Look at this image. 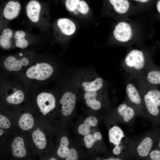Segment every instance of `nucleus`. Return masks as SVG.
Wrapping results in <instances>:
<instances>
[{
  "instance_id": "nucleus-1",
  "label": "nucleus",
  "mask_w": 160,
  "mask_h": 160,
  "mask_svg": "<svg viewBox=\"0 0 160 160\" xmlns=\"http://www.w3.org/2000/svg\"><path fill=\"white\" fill-rule=\"evenodd\" d=\"M154 63L147 51L133 49L129 51L122 63L123 68L130 79H140L148 68Z\"/></svg>"
},
{
  "instance_id": "nucleus-2",
  "label": "nucleus",
  "mask_w": 160,
  "mask_h": 160,
  "mask_svg": "<svg viewBox=\"0 0 160 160\" xmlns=\"http://www.w3.org/2000/svg\"><path fill=\"white\" fill-rule=\"evenodd\" d=\"M160 132V128L156 127L132 138L130 151L132 157L146 159L154 147Z\"/></svg>"
},
{
  "instance_id": "nucleus-3",
  "label": "nucleus",
  "mask_w": 160,
  "mask_h": 160,
  "mask_svg": "<svg viewBox=\"0 0 160 160\" xmlns=\"http://www.w3.org/2000/svg\"><path fill=\"white\" fill-rule=\"evenodd\" d=\"M125 99L135 110L137 116L148 119L144 111L141 96L136 82L129 78L125 82Z\"/></svg>"
},
{
  "instance_id": "nucleus-4",
  "label": "nucleus",
  "mask_w": 160,
  "mask_h": 160,
  "mask_svg": "<svg viewBox=\"0 0 160 160\" xmlns=\"http://www.w3.org/2000/svg\"><path fill=\"white\" fill-rule=\"evenodd\" d=\"M137 86L141 96L144 110L148 119L154 126L160 125V109L151 101L144 90Z\"/></svg>"
},
{
  "instance_id": "nucleus-5",
  "label": "nucleus",
  "mask_w": 160,
  "mask_h": 160,
  "mask_svg": "<svg viewBox=\"0 0 160 160\" xmlns=\"http://www.w3.org/2000/svg\"><path fill=\"white\" fill-rule=\"evenodd\" d=\"M133 30L131 25L128 22L121 21L115 25L113 32L114 39L122 44L130 42L133 38Z\"/></svg>"
},
{
  "instance_id": "nucleus-6",
  "label": "nucleus",
  "mask_w": 160,
  "mask_h": 160,
  "mask_svg": "<svg viewBox=\"0 0 160 160\" xmlns=\"http://www.w3.org/2000/svg\"><path fill=\"white\" fill-rule=\"evenodd\" d=\"M116 111L119 121L129 127L132 125L137 116L134 108L126 99L118 106Z\"/></svg>"
},
{
  "instance_id": "nucleus-7",
  "label": "nucleus",
  "mask_w": 160,
  "mask_h": 160,
  "mask_svg": "<svg viewBox=\"0 0 160 160\" xmlns=\"http://www.w3.org/2000/svg\"><path fill=\"white\" fill-rule=\"evenodd\" d=\"M53 72V68L49 64L41 63L29 68L26 71V75L29 78L42 81L49 78Z\"/></svg>"
},
{
  "instance_id": "nucleus-8",
  "label": "nucleus",
  "mask_w": 160,
  "mask_h": 160,
  "mask_svg": "<svg viewBox=\"0 0 160 160\" xmlns=\"http://www.w3.org/2000/svg\"><path fill=\"white\" fill-rule=\"evenodd\" d=\"M65 6L69 12L77 16L86 15L90 10L88 4L84 0H65Z\"/></svg>"
},
{
  "instance_id": "nucleus-9",
  "label": "nucleus",
  "mask_w": 160,
  "mask_h": 160,
  "mask_svg": "<svg viewBox=\"0 0 160 160\" xmlns=\"http://www.w3.org/2000/svg\"><path fill=\"white\" fill-rule=\"evenodd\" d=\"M37 102L41 112L44 115L53 110L55 106V99L51 94L42 92L37 98Z\"/></svg>"
},
{
  "instance_id": "nucleus-10",
  "label": "nucleus",
  "mask_w": 160,
  "mask_h": 160,
  "mask_svg": "<svg viewBox=\"0 0 160 160\" xmlns=\"http://www.w3.org/2000/svg\"><path fill=\"white\" fill-rule=\"evenodd\" d=\"M140 79L150 85L159 86L160 85V66L154 63L148 68Z\"/></svg>"
},
{
  "instance_id": "nucleus-11",
  "label": "nucleus",
  "mask_w": 160,
  "mask_h": 160,
  "mask_svg": "<svg viewBox=\"0 0 160 160\" xmlns=\"http://www.w3.org/2000/svg\"><path fill=\"white\" fill-rule=\"evenodd\" d=\"M42 12V7L40 3L36 0H31L28 3L26 8V15L32 22L38 23Z\"/></svg>"
},
{
  "instance_id": "nucleus-12",
  "label": "nucleus",
  "mask_w": 160,
  "mask_h": 160,
  "mask_svg": "<svg viewBox=\"0 0 160 160\" xmlns=\"http://www.w3.org/2000/svg\"><path fill=\"white\" fill-rule=\"evenodd\" d=\"M76 96L73 92H65L61 98L60 103L62 105V113L65 116L70 115L73 111L75 105Z\"/></svg>"
},
{
  "instance_id": "nucleus-13",
  "label": "nucleus",
  "mask_w": 160,
  "mask_h": 160,
  "mask_svg": "<svg viewBox=\"0 0 160 160\" xmlns=\"http://www.w3.org/2000/svg\"><path fill=\"white\" fill-rule=\"evenodd\" d=\"M56 25L61 33L66 36L72 35L76 30L75 24L68 18L63 17L59 18L57 21Z\"/></svg>"
},
{
  "instance_id": "nucleus-14",
  "label": "nucleus",
  "mask_w": 160,
  "mask_h": 160,
  "mask_svg": "<svg viewBox=\"0 0 160 160\" xmlns=\"http://www.w3.org/2000/svg\"><path fill=\"white\" fill-rule=\"evenodd\" d=\"M105 4L114 12L119 15L127 13L130 7L129 0H105Z\"/></svg>"
},
{
  "instance_id": "nucleus-15",
  "label": "nucleus",
  "mask_w": 160,
  "mask_h": 160,
  "mask_svg": "<svg viewBox=\"0 0 160 160\" xmlns=\"http://www.w3.org/2000/svg\"><path fill=\"white\" fill-rule=\"evenodd\" d=\"M21 9V5L18 1H10L4 6L2 15L4 18L7 20H12L19 15Z\"/></svg>"
},
{
  "instance_id": "nucleus-16",
  "label": "nucleus",
  "mask_w": 160,
  "mask_h": 160,
  "mask_svg": "<svg viewBox=\"0 0 160 160\" xmlns=\"http://www.w3.org/2000/svg\"><path fill=\"white\" fill-rule=\"evenodd\" d=\"M29 63V60L26 57L17 60L14 57L9 56L5 59L4 64L5 68L9 71H17L21 69L22 66L27 65Z\"/></svg>"
},
{
  "instance_id": "nucleus-17",
  "label": "nucleus",
  "mask_w": 160,
  "mask_h": 160,
  "mask_svg": "<svg viewBox=\"0 0 160 160\" xmlns=\"http://www.w3.org/2000/svg\"><path fill=\"white\" fill-rule=\"evenodd\" d=\"M108 137L110 143L115 146L121 144L127 137L123 130L117 126H114L110 129Z\"/></svg>"
},
{
  "instance_id": "nucleus-18",
  "label": "nucleus",
  "mask_w": 160,
  "mask_h": 160,
  "mask_svg": "<svg viewBox=\"0 0 160 160\" xmlns=\"http://www.w3.org/2000/svg\"><path fill=\"white\" fill-rule=\"evenodd\" d=\"M12 154L16 157L22 158L25 156L26 152L25 148L23 139L20 137H17L11 145Z\"/></svg>"
},
{
  "instance_id": "nucleus-19",
  "label": "nucleus",
  "mask_w": 160,
  "mask_h": 160,
  "mask_svg": "<svg viewBox=\"0 0 160 160\" xmlns=\"http://www.w3.org/2000/svg\"><path fill=\"white\" fill-rule=\"evenodd\" d=\"M98 120L95 117L92 116H89L85 119L83 124L79 126L78 132L83 136L87 135L90 132V127L96 126Z\"/></svg>"
},
{
  "instance_id": "nucleus-20",
  "label": "nucleus",
  "mask_w": 160,
  "mask_h": 160,
  "mask_svg": "<svg viewBox=\"0 0 160 160\" xmlns=\"http://www.w3.org/2000/svg\"><path fill=\"white\" fill-rule=\"evenodd\" d=\"M13 36V31L9 28L3 29L0 36V45L3 49H9L11 46V39Z\"/></svg>"
},
{
  "instance_id": "nucleus-21",
  "label": "nucleus",
  "mask_w": 160,
  "mask_h": 160,
  "mask_svg": "<svg viewBox=\"0 0 160 160\" xmlns=\"http://www.w3.org/2000/svg\"><path fill=\"white\" fill-rule=\"evenodd\" d=\"M103 82V79L101 78L98 77L92 81L84 82L81 85L86 92L96 91L102 87Z\"/></svg>"
},
{
  "instance_id": "nucleus-22",
  "label": "nucleus",
  "mask_w": 160,
  "mask_h": 160,
  "mask_svg": "<svg viewBox=\"0 0 160 160\" xmlns=\"http://www.w3.org/2000/svg\"><path fill=\"white\" fill-rule=\"evenodd\" d=\"M18 123L21 128L24 130H28L33 127L34 124L33 119L31 114L25 113L21 116Z\"/></svg>"
},
{
  "instance_id": "nucleus-23",
  "label": "nucleus",
  "mask_w": 160,
  "mask_h": 160,
  "mask_svg": "<svg viewBox=\"0 0 160 160\" xmlns=\"http://www.w3.org/2000/svg\"><path fill=\"white\" fill-rule=\"evenodd\" d=\"M26 33L22 30L16 31L15 33L14 37L15 40V45L18 48L25 49L28 46V42L25 39Z\"/></svg>"
},
{
  "instance_id": "nucleus-24",
  "label": "nucleus",
  "mask_w": 160,
  "mask_h": 160,
  "mask_svg": "<svg viewBox=\"0 0 160 160\" xmlns=\"http://www.w3.org/2000/svg\"><path fill=\"white\" fill-rule=\"evenodd\" d=\"M32 138L36 146L39 149H42L45 147L46 141L44 134L38 129L32 133Z\"/></svg>"
},
{
  "instance_id": "nucleus-25",
  "label": "nucleus",
  "mask_w": 160,
  "mask_h": 160,
  "mask_svg": "<svg viewBox=\"0 0 160 160\" xmlns=\"http://www.w3.org/2000/svg\"><path fill=\"white\" fill-rule=\"evenodd\" d=\"M69 144L68 138L65 136L62 137L60 140V146L57 151V154L60 157L64 158L68 156L70 151L67 147Z\"/></svg>"
},
{
  "instance_id": "nucleus-26",
  "label": "nucleus",
  "mask_w": 160,
  "mask_h": 160,
  "mask_svg": "<svg viewBox=\"0 0 160 160\" xmlns=\"http://www.w3.org/2000/svg\"><path fill=\"white\" fill-rule=\"evenodd\" d=\"M24 95L23 92L20 90L16 91L12 95L7 97V102L11 104H18L21 103L23 100Z\"/></svg>"
},
{
  "instance_id": "nucleus-27",
  "label": "nucleus",
  "mask_w": 160,
  "mask_h": 160,
  "mask_svg": "<svg viewBox=\"0 0 160 160\" xmlns=\"http://www.w3.org/2000/svg\"><path fill=\"white\" fill-rule=\"evenodd\" d=\"M97 94L96 91H87L84 93V97L86 101V103L88 106L92 101L96 99L95 98Z\"/></svg>"
},
{
  "instance_id": "nucleus-28",
  "label": "nucleus",
  "mask_w": 160,
  "mask_h": 160,
  "mask_svg": "<svg viewBox=\"0 0 160 160\" xmlns=\"http://www.w3.org/2000/svg\"><path fill=\"white\" fill-rule=\"evenodd\" d=\"M146 159L160 160V149L154 147L150 152Z\"/></svg>"
},
{
  "instance_id": "nucleus-29",
  "label": "nucleus",
  "mask_w": 160,
  "mask_h": 160,
  "mask_svg": "<svg viewBox=\"0 0 160 160\" xmlns=\"http://www.w3.org/2000/svg\"><path fill=\"white\" fill-rule=\"evenodd\" d=\"M84 141L85 143V145L88 148H90L96 140L93 134H88L84 136Z\"/></svg>"
},
{
  "instance_id": "nucleus-30",
  "label": "nucleus",
  "mask_w": 160,
  "mask_h": 160,
  "mask_svg": "<svg viewBox=\"0 0 160 160\" xmlns=\"http://www.w3.org/2000/svg\"><path fill=\"white\" fill-rule=\"evenodd\" d=\"M11 126L10 122L6 117L1 115H0V127L3 129H7Z\"/></svg>"
},
{
  "instance_id": "nucleus-31",
  "label": "nucleus",
  "mask_w": 160,
  "mask_h": 160,
  "mask_svg": "<svg viewBox=\"0 0 160 160\" xmlns=\"http://www.w3.org/2000/svg\"><path fill=\"white\" fill-rule=\"evenodd\" d=\"M78 159V155L76 150L72 148L70 150L68 156L66 157V160H76Z\"/></svg>"
},
{
  "instance_id": "nucleus-32",
  "label": "nucleus",
  "mask_w": 160,
  "mask_h": 160,
  "mask_svg": "<svg viewBox=\"0 0 160 160\" xmlns=\"http://www.w3.org/2000/svg\"><path fill=\"white\" fill-rule=\"evenodd\" d=\"M154 147L160 149V132L156 140Z\"/></svg>"
},
{
  "instance_id": "nucleus-33",
  "label": "nucleus",
  "mask_w": 160,
  "mask_h": 160,
  "mask_svg": "<svg viewBox=\"0 0 160 160\" xmlns=\"http://www.w3.org/2000/svg\"><path fill=\"white\" fill-rule=\"evenodd\" d=\"M93 136L96 140H100L102 139V135L99 132H96L93 134Z\"/></svg>"
},
{
  "instance_id": "nucleus-34",
  "label": "nucleus",
  "mask_w": 160,
  "mask_h": 160,
  "mask_svg": "<svg viewBox=\"0 0 160 160\" xmlns=\"http://www.w3.org/2000/svg\"><path fill=\"white\" fill-rule=\"evenodd\" d=\"M138 3L141 4H145L148 3L150 0H132Z\"/></svg>"
},
{
  "instance_id": "nucleus-35",
  "label": "nucleus",
  "mask_w": 160,
  "mask_h": 160,
  "mask_svg": "<svg viewBox=\"0 0 160 160\" xmlns=\"http://www.w3.org/2000/svg\"><path fill=\"white\" fill-rule=\"evenodd\" d=\"M156 7L158 11L160 13V0H159L157 2Z\"/></svg>"
},
{
  "instance_id": "nucleus-36",
  "label": "nucleus",
  "mask_w": 160,
  "mask_h": 160,
  "mask_svg": "<svg viewBox=\"0 0 160 160\" xmlns=\"http://www.w3.org/2000/svg\"><path fill=\"white\" fill-rule=\"evenodd\" d=\"M4 132L3 131L0 129V135L1 136Z\"/></svg>"
},
{
  "instance_id": "nucleus-37",
  "label": "nucleus",
  "mask_w": 160,
  "mask_h": 160,
  "mask_svg": "<svg viewBox=\"0 0 160 160\" xmlns=\"http://www.w3.org/2000/svg\"><path fill=\"white\" fill-rule=\"evenodd\" d=\"M50 160H56V159H55V158H50V159H49Z\"/></svg>"
}]
</instances>
